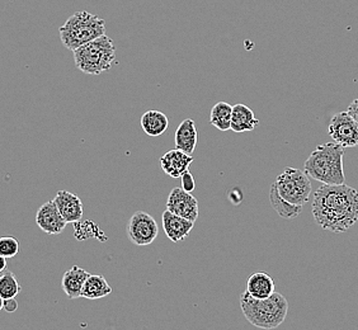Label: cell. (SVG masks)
<instances>
[{"instance_id": "obj_1", "label": "cell", "mask_w": 358, "mask_h": 330, "mask_svg": "<svg viewBox=\"0 0 358 330\" xmlns=\"http://www.w3.org/2000/svg\"><path fill=\"white\" fill-rule=\"evenodd\" d=\"M317 225L334 234H342L358 221V191L347 186L322 185L311 205Z\"/></svg>"}, {"instance_id": "obj_2", "label": "cell", "mask_w": 358, "mask_h": 330, "mask_svg": "<svg viewBox=\"0 0 358 330\" xmlns=\"http://www.w3.org/2000/svg\"><path fill=\"white\" fill-rule=\"evenodd\" d=\"M345 148L336 143L317 145L303 164V172L309 178L323 185L339 186L345 185L343 168Z\"/></svg>"}, {"instance_id": "obj_3", "label": "cell", "mask_w": 358, "mask_h": 330, "mask_svg": "<svg viewBox=\"0 0 358 330\" xmlns=\"http://www.w3.org/2000/svg\"><path fill=\"white\" fill-rule=\"evenodd\" d=\"M241 308L245 319L255 328L271 330L278 328L286 320L289 301L278 292L259 300L245 291L241 296Z\"/></svg>"}, {"instance_id": "obj_4", "label": "cell", "mask_w": 358, "mask_h": 330, "mask_svg": "<svg viewBox=\"0 0 358 330\" xmlns=\"http://www.w3.org/2000/svg\"><path fill=\"white\" fill-rule=\"evenodd\" d=\"M59 34L62 45L70 51H74L106 35V22L87 10H79L62 24Z\"/></svg>"}, {"instance_id": "obj_5", "label": "cell", "mask_w": 358, "mask_h": 330, "mask_svg": "<svg viewBox=\"0 0 358 330\" xmlns=\"http://www.w3.org/2000/svg\"><path fill=\"white\" fill-rule=\"evenodd\" d=\"M73 54L76 68L88 76H99L108 71L116 60L115 42L107 35L76 48Z\"/></svg>"}, {"instance_id": "obj_6", "label": "cell", "mask_w": 358, "mask_h": 330, "mask_svg": "<svg viewBox=\"0 0 358 330\" xmlns=\"http://www.w3.org/2000/svg\"><path fill=\"white\" fill-rule=\"evenodd\" d=\"M273 186L278 196L289 205L303 207L310 200V178L306 173L296 168H285Z\"/></svg>"}, {"instance_id": "obj_7", "label": "cell", "mask_w": 358, "mask_h": 330, "mask_svg": "<svg viewBox=\"0 0 358 330\" xmlns=\"http://www.w3.org/2000/svg\"><path fill=\"white\" fill-rule=\"evenodd\" d=\"M158 233L157 221L144 211L134 213L127 224V236L138 247L150 245L158 238Z\"/></svg>"}, {"instance_id": "obj_8", "label": "cell", "mask_w": 358, "mask_h": 330, "mask_svg": "<svg viewBox=\"0 0 358 330\" xmlns=\"http://www.w3.org/2000/svg\"><path fill=\"white\" fill-rule=\"evenodd\" d=\"M328 134L336 144L345 149L358 146V124L347 110L338 112L331 117Z\"/></svg>"}, {"instance_id": "obj_9", "label": "cell", "mask_w": 358, "mask_h": 330, "mask_svg": "<svg viewBox=\"0 0 358 330\" xmlns=\"http://www.w3.org/2000/svg\"><path fill=\"white\" fill-rule=\"evenodd\" d=\"M166 210L192 222H196L200 215L199 201L182 187H176L171 191L166 200Z\"/></svg>"}, {"instance_id": "obj_10", "label": "cell", "mask_w": 358, "mask_h": 330, "mask_svg": "<svg viewBox=\"0 0 358 330\" xmlns=\"http://www.w3.org/2000/svg\"><path fill=\"white\" fill-rule=\"evenodd\" d=\"M36 224L46 234L59 235L64 231L68 222L62 219L54 201H48L36 213Z\"/></svg>"}, {"instance_id": "obj_11", "label": "cell", "mask_w": 358, "mask_h": 330, "mask_svg": "<svg viewBox=\"0 0 358 330\" xmlns=\"http://www.w3.org/2000/svg\"><path fill=\"white\" fill-rule=\"evenodd\" d=\"M52 201L68 224H76L83 219V202L74 193L59 191Z\"/></svg>"}, {"instance_id": "obj_12", "label": "cell", "mask_w": 358, "mask_h": 330, "mask_svg": "<svg viewBox=\"0 0 358 330\" xmlns=\"http://www.w3.org/2000/svg\"><path fill=\"white\" fill-rule=\"evenodd\" d=\"M192 155L180 152L178 149L169 150L160 158L163 172L172 178H180L183 173L189 171V165L192 164Z\"/></svg>"}, {"instance_id": "obj_13", "label": "cell", "mask_w": 358, "mask_h": 330, "mask_svg": "<svg viewBox=\"0 0 358 330\" xmlns=\"http://www.w3.org/2000/svg\"><path fill=\"white\" fill-rule=\"evenodd\" d=\"M162 222H163V229L166 238L173 243L185 241L194 227V222L192 221L186 220L168 210L163 213Z\"/></svg>"}, {"instance_id": "obj_14", "label": "cell", "mask_w": 358, "mask_h": 330, "mask_svg": "<svg viewBox=\"0 0 358 330\" xmlns=\"http://www.w3.org/2000/svg\"><path fill=\"white\" fill-rule=\"evenodd\" d=\"M197 140H199V135H197L194 121L192 118H186L185 121L180 122L178 129L176 131V136H174L176 149L192 155V152L197 146Z\"/></svg>"}, {"instance_id": "obj_15", "label": "cell", "mask_w": 358, "mask_h": 330, "mask_svg": "<svg viewBox=\"0 0 358 330\" xmlns=\"http://www.w3.org/2000/svg\"><path fill=\"white\" fill-rule=\"evenodd\" d=\"M90 273L85 269L80 268L78 266L71 267L69 271H66L62 275V287L71 300L82 297V291H83L84 282L88 278Z\"/></svg>"}, {"instance_id": "obj_16", "label": "cell", "mask_w": 358, "mask_h": 330, "mask_svg": "<svg viewBox=\"0 0 358 330\" xmlns=\"http://www.w3.org/2000/svg\"><path fill=\"white\" fill-rule=\"evenodd\" d=\"M259 121L255 118V112L245 104H235L231 112V127L230 130L236 134L252 132L258 126Z\"/></svg>"}, {"instance_id": "obj_17", "label": "cell", "mask_w": 358, "mask_h": 330, "mask_svg": "<svg viewBox=\"0 0 358 330\" xmlns=\"http://www.w3.org/2000/svg\"><path fill=\"white\" fill-rule=\"evenodd\" d=\"M247 292L255 299H267L275 294V281L266 272H255L247 282Z\"/></svg>"}, {"instance_id": "obj_18", "label": "cell", "mask_w": 358, "mask_h": 330, "mask_svg": "<svg viewBox=\"0 0 358 330\" xmlns=\"http://www.w3.org/2000/svg\"><path fill=\"white\" fill-rule=\"evenodd\" d=\"M169 126V120L160 110H146L141 117V127L146 135L157 138L163 135Z\"/></svg>"}, {"instance_id": "obj_19", "label": "cell", "mask_w": 358, "mask_h": 330, "mask_svg": "<svg viewBox=\"0 0 358 330\" xmlns=\"http://www.w3.org/2000/svg\"><path fill=\"white\" fill-rule=\"evenodd\" d=\"M112 294L110 287L107 280L102 275H90L84 282L82 297L88 300H98L103 299L106 296Z\"/></svg>"}, {"instance_id": "obj_20", "label": "cell", "mask_w": 358, "mask_h": 330, "mask_svg": "<svg viewBox=\"0 0 358 330\" xmlns=\"http://www.w3.org/2000/svg\"><path fill=\"white\" fill-rule=\"evenodd\" d=\"M231 112L233 106H230L227 102H217L210 112V124L222 132L230 130Z\"/></svg>"}, {"instance_id": "obj_21", "label": "cell", "mask_w": 358, "mask_h": 330, "mask_svg": "<svg viewBox=\"0 0 358 330\" xmlns=\"http://www.w3.org/2000/svg\"><path fill=\"white\" fill-rule=\"evenodd\" d=\"M269 201L271 205L275 208V213H278L283 219H296L297 216L301 213L303 207L294 206L289 205L278 196V193L275 191V186L272 185L271 189H269Z\"/></svg>"}, {"instance_id": "obj_22", "label": "cell", "mask_w": 358, "mask_h": 330, "mask_svg": "<svg viewBox=\"0 0 358 330\" xmlns=\"http://www.w3.org/2000/svg\"><path fill=\"white\" fill-rule=\"evenodd\" d=\"M21 292V286L12 272H4L0 275V296L7 299H15V296Z\"/></svg>"}, {"instance_id": "obj_23", "label": "cell", "mask_w": 358, "mask_h": 330, "mask_svg": "<svg viewBox=\"0 0 358 330\" xmlns=\"http://www.w3.org/2000/svg\"><path fill=\"white\" fill-rule=\"evenodd\" d=\"M20 250V243L12 236H3L0 238V255L4 258H13L18 254Z\"/></svg>"}, {"instance_id": "obj_24", "label": "cell", "mask_w": 358, "mask_h": 330, "mask_svg": "<svg viewBox=\"0 0 358 330\" xmlns=\"http://www.w3.org/2000/svg\"><path fill=\"white\" fill-rule=\"evenodd\" d=\"M182 188L186 191V192L192 193L194 191V179H193V175L189 173V171H187V172L183 173L182 174Z\"/></svg>"}, {"instance_id": "obj_25", "label": "cell", "mask_w": 358, "mask_h": 330, "mask_svg": "<svg viewBox=\"0 0 358 330\" xmlns=\"http://www.w3.org/2000/svg\"><path fill=\"white\" fill-rule=\"evenodd\" d=\"M347 112H348V115H350L358 124V98H356V99L348 106Z\"/></svg>"}, {"instance_id": "obj_26", "label": "cell", "mask_w": 358, "mask_h": 330, "mask_svg": "<svg viewBox=\"0 0 358 330\" xmlns=\"http://www.w3.org/2000/svg\"><path fill=\"white\" fill-rule=\"evenodd\" d=\"M3 309L6 310L7 313H14L18 309V303L15 301V299H7V300H4Z\"/></svg>"}, {"instance_id": "obj_27", "label": "cell", "mask_w": 358, "mask_h": 330, "mask_svg": "<svg viewBox=\"0 0 358 330\" xmlns=\"http://www.w3.org/2000/svg\"><path fill=\"white\" fill-rule=\"evenodd\" d=\"M7 267V258H4L3 255H0V273H3V271Z\"/></svg>"}, {"instance_id": "obj_28", "label": "cell", "mask_w": 358, "mask_h": 330, "mask_svg": "<svg viewBox=\"0 0 358 330\" xmlns=\"http://www.w3.org/2000/svg\"><path fill=\"white\" fill-rule=\"evenodd\" d=\"M3 306H4V299L0 296V310H3Z\"/></svg>"}]
</instances>
